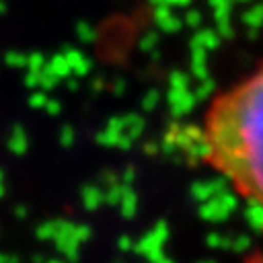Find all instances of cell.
Masks as SVG:
<instances>
[{
  "label": "cell",
  "instance_id": "6da1fadb",
  "mask_svg": "<svg viewBox=\"0 0 263 263\" xmlns=\"http://www.w3.org/2000/svg\"><path fill=\"white\" fill-rule=\"evenodd\" d=\"M203 160L263 208V64L214 97L201 123Z\"/></svg>",
  "mask_w": 263,
  "mask_h": 263
},
{
  "label": "cell",
  "instance_id": "7a4b0ae2",
  "mask_svg": "<svg viewBox=\"0 0 263 263\" xmlns=\"http://www.w3.org/2000/svg\"><path fill=\"white\" fill-rule=\"evenodd\" d=\"M245 263H263V247H261V249H257V251H255V253H253Z\"/></svg>",
  "mask_w": 263,
  "mask_h": 263
}]
</instances>
